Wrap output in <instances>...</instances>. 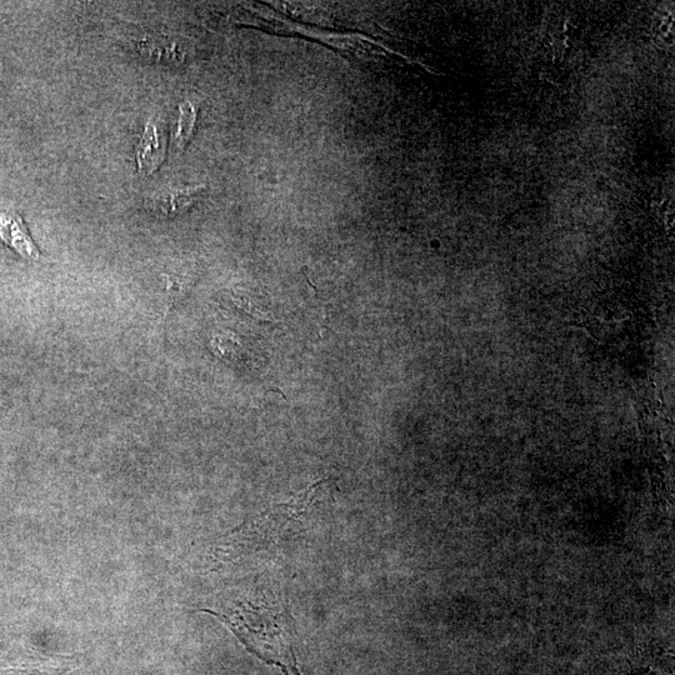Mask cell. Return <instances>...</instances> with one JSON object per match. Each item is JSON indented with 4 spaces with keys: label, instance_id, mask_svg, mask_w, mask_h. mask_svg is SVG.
Masks as SVG:
<instances>
[{
    "label": "cell",
    "instance_id": "3",
    "mask_svg": "<svg viewBox=\"0 0 675 675\" xmlns=\"http://www.w3.org/2000/svg\"><path fill=\"white\" fill-rule=\"evenodd\" d=\"M204 187H195L184 190H175V192L157 194L150 200L149 207L154 212L173 217L184 212L195 200L200 197Z\"/></svg>",
    "mask_w": 675,
    "mask_h": 675
},
{
    "label": "cell",
    "instance_id": "4",
    "mask_svg": "<svg viewBox=\"0 0 675 675\" xmlns=\"http://www.w3.org/2000/svg\"><path fill=\"white\" fill-rule=\"evenodd\" d=\"M179 110L180 115L177 132L174 134V145L178 149H183L192 138L194 125L197 122V112H195L194 105L189 102L180 105Z\"/></svg>",
    "mask_w": 675,
    "mask_h": 675
},
{
    "label": "cell",
    "instance_id": "2",
    "mask_svg": "<svg viewBox=\"0 0 675 675\" xmlns=\"http://www.w3.org/2000/svg\"><path fill=\"white\" fill-rule=\"evenodd\" d=\"M165 158V143L160 137L157 125L152 119L145 127L142 140H140L137 149V160L139 170L142 173L150 174L159 168Z\"/></svg>",
    "mask_w": 675,
    "mask_h": 675
},
{
    "label": "cell",
    "instance_id": "1",
    "mask_svg": "<svg viewBox=\"0 0 675 675\" xmlns=\"http://www.w3.org/2000/svg\"><path fill=\"white\" fill-rule=\"evenodd\" d=\"M0 238L13 248L15 252L29 260H38L40 257L37 245L30 238L22 217L14 210L0 213Z\"/></svg>",
    "mask_w": 675,
    "mask_h": 675
}]
</instances>
